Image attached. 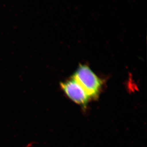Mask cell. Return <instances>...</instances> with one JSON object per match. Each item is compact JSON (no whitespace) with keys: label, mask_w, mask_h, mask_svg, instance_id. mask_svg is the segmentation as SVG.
I'll use <instances>...</instances> for the list:
<instances>
[{"label":"cell","mask_w":147,"mask_h":147,"mask_svg":"<svg viewBox=\"0 0 147 147\" xmlns=\"http://www.w3.org/2000/svg\"><path fill=\"white\" fill-rule=\"evenodd\" d=\"M72 78L79 84L90 99L98 97L102 81L88 66L80 65Z\"/></svg>","instance_id":"6da1fadb"},{"label":"cell","mask_w":147,"mask_h":147,"mask_svg":"<svg viewBox=\"0 0 147 147\" xmlns=\"http://www.w3.org/2000/svg\"><path fill=\"white\" fill-rule=\"evenodd\" d=\"M60 85L63 92L71 100L84 108H86L90 99L74 78L72 77L65 82L61 83Z\"/></svg>","instance_id":"7a4b0ae2"}]
</instances>
